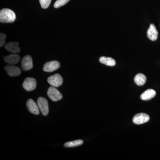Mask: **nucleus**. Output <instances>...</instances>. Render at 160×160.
I'll return each mask as SVG.
<instances>
[{"label":"nucleus","instance_id":"5","mask_svg":"<svg viewBox=\"0 0 160 160\" xmlns=\"http://www.w3.org/2000/svg\"><path fill=\"white\" fill-rule=\"evenodd\" d=\"M47 81L52 86L54 87H59L62 84L63 82L62 77L58 73L49 77Z\"/></svg>","mask_w":160,"mask_h":160},{"label":"nucleus","instance_id":"11","mask_svg":"<svg viewBox=\"0 0 160 160\" xmlns=\"http://www.w3.org/2000/svg\"><path fill=\"white\" fill-rule=\"evenodd\" d=\"M147 37L152 41L157 39L158 32L154 24H151L147 32Z\"/></svg>","mask_w":160,"mask_h":160},{"label":"nucleus","instance_id":"19","mask_svg":"<svg viewBox=\"0 0 160 160\" xmlns=\"http://www.w3.org/2000/svg\"><path fill=\"white\" fill-rule=\"evenodd\" d=\"M52 0H39L40 4L43 9H47L49 7Z\"/></svg>","mask_w":160,"mask_h":160},{"label":"nucleus","instance_id":"9","mask_svg":"<svg viewBox=\"0 0 160 160\" xmlns=\"http://www.w3.org/2000/svg\"><path fill=\"white\" fill-rule=\"evenodd\" d=\"M26 106L29 112L32 114L39 115L40 113V109L36 103L32 99L28 100L26 103Z\"/></svg>","mask_w":160,"mask_h":160},{"label":"nucleus","instance_id":"13","mask_svg":"<svg viewBox=\"0 0 160 160\" xmlns=\"http://www.w3.org/2000/svg\"><path fill=\"white\" fill-rule=\"evenodd\" d=\"M156 92L152 89H148L140 96V98L143 101H149L155 96Z\"/></svg>","mask_w":160,"mask_h":160},{"label":"nucleus","instance_id":"18","mask_svg":"<svg viewBox=\"0 0 160 160\" xmlns=\"http://www.w3.org/2000/svg\"><path fill=\"white\" fill-rule=\"evenodd\" d=\"M70 0H57L54 5L55 8H58L66 5Z\"/></svg>","mask_w":160,"mask_h":160},{"label":"nucleus","instance_id":"14","mask_svg":"<svg viewBox=\"0 0 160 160\" xmlns=\"http://www.w3.org/2000/svg\"><path fill=\"white\" fill-rule=\"evenodd\" d=\"M20 59V57L18 55L13 53L6 56L4 58V61L9 65H14L19 62Z\"/></svg>","mask_w":160,"mask_h":160},{"label":"nucleus","instance_id":"17","mask_svg":"<svg viewBox=\"0 0 160 160\" xmlns=\"http://www.w3.org/2000/svg\"><path fill=\"white\" fill-rule=\"evenodd\" d=\"M83 144V141L82 140H75L72 142H67L64 144V146L66 148H72L81 146Z\"/></svg>","mask_w":160,"mask_h":160},{"label":"nucleus","instance_id":"10","mask_svg":"<svg viewBox=\"0 0 160 160\" xmlns=\"http://www.w3.org/2000/svg\"><path fill=\"white\" fill-rule=\"evenodd\" d=\"M5 70L10 77H16L19 75L21 70L18 67L13 65H7L5 67Z\"/></svg>","mask_w":160,"mask_h":160},{"label":"nucleus","instance_id":"8","mask_svg":"<svg viewBox=\"0 0 160 160\" xmlns=\"http://www.w3.org/2000/svg\"><path fill=\"white\" fill-rule=\"evenodd\" d=\"M60 67V64L56 61L48 62L44 65L43 70L46 72H52L57 70Z\"/></svg>","mask_w":160,"mask_h":160},{"label":"nucleus","instance_id":"7","mask_svg":"<svg viewBox=\"0 0 160 160\" xmlns=\"http://www.w3.org/2000/svg\"><path fill=\"white\" fill-rule=\"evenodd\" d=\"M21 66L24 71H28L33 67L32 58L29 55H26L23 58L21 62Z\"/></svg>","mask_w":160,"mask_h":160},{"label":"nucleus","instance_id":"6","mask_svg":"<svg viewBox=\"0 0 160 160\" xmlns=\"http://www.w3.org/2000/svg\"><path fill=\"white\" fill-rule=\"evenodd\" d=\"M150 118L148 114L140 113L135 115L132 119V122L137 125H141L149 122Z\"/></svg>","mask_w":160,"mask_h":160},{"label":"nucleus","instance_id":"2","mask_svg":"<svg viewBox=\"0 0 160 160\" xmlns=\"http://www.w3.org/2000/svg\"><path fill=\"white\" fill-rule=\"evenodd\" d=\"M47 95L50 99L53 102H58L62 99L63 98L62 93L53 86L49 87L47 91Z\"/></svg>","mask_w":160,"mask_h":160},{"label":"nucleus","instance_id":"1","mask_svg":"<svg viewBox=\"0 0 160 160\" xmlns=\"http://www.w3.org/2000/svg\"><path fill=\"white\" fill-rule=\"evenodd\" d=\"M16 18L14 12L9 9H3L0 11V22L2 23L13 22Z\"/></svg>","mask_w":160,"mask_h":160},{"label":"nucleus","instance_id":"15","mask_svg":"<svg viewBox=\"0 0 160 160\" xmlns=\"http://www.w3.org/2000/svg\"><path fill=\"white\" fill-rule=\"evenodd\" d=\"M134 81L138 86H143L146 82V76L142 73H138L135 77Z\"/></svg>","mask_w":160,"mask_h":160},{"label":"nucleus","instance_id":"20","mask_svg":"<svg viewBox=\"0 0 160 160\" xmlns=\"http://www.w3.org/2000/svg\"><path fill=\"white\" fill-rule=\"evenodd\" d=\"M6 35L3 33L0 34V46L2 47L4 46L6 42Z\"/></svg>","mask_w":160,"mask_h":160},{"label":"nucleus","instance_id":"4","mask_svg":"<svg viewBox=\"0 0 160 160\" xmlns=\"http://www.w3.org/2000/svg\"><path fill=\"white\" fill-rule=\"evenodd\" d=\"M23 88L27 91H32L36 88L37 82L35 79L32 78H27L23 83Z\"/></svg>","mask_w":160,"mask_h":160},{"label":"nucleus","instance_id":"12","mask_svg":"<svg viewBox=\"0 0 160 160\" xmlns=\"http://www.w3.org/2000/svg\"><path fill=\"white\" fill-rule=\"evenodd\" d=\"M5 49L7 51L16 53L20 52V48L19 43L17 42H10L6 44L5 46Z\"/></svg>","mask_w":160,"mask_h":160},{"label":"nucleus","instance_id":"3","mask_svg":"<svg viewBox=\"0 0 160 160\" xmlns=\"http://www.w3.org/2000/svg\"><path fill=\"white\" fill-rule=\"evenodd\" d=\"M38 105L40 111L44 116H47L49 113V104L48 101L45 98L39 97L37 100Z\"/></svg>","mask_w":160,"mask_h":160},{"label":"nucleus","instance_id":"16","mask_svg":"<svg viewBox=\"0 0 160 160\" xmlns=\"http://www.w3.org/2000/svg\"><path fill=\"white\" fill-rule=\"evenodd\" d=\"M100 63L106 66H113L116 65V61L112 58L101 57L99 58Z\"/></svg>","mask_w":160,"mask_h":160}]
</instances>
